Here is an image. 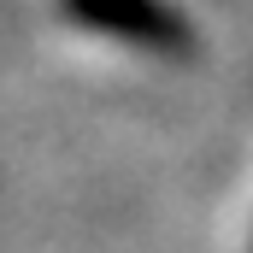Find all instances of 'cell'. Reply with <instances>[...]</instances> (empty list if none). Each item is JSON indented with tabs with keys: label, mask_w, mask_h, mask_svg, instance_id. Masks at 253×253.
Returning <instances> with one entry per match:
<instances>
[{
	"label": "cell",
	"mask_w": 253,
	"mask_h": 253,
	"mask_svg": "<svg viewBox=\"0 0 253 253\" xmlns=\"http://www.w3.org/2000/svg\"><path fill=\"white\" fill-rule=\"evenodd\" d=\"M83 30H100L124 47L159 53V59H194V24L177 0H65Z\"/></svg>",
	"instance_id": "6da1fadb"
}]
</instances>
